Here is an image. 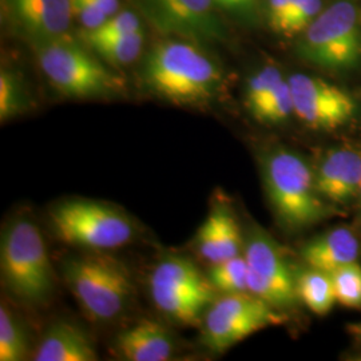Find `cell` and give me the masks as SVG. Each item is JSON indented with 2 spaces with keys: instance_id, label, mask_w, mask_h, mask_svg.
I'll use <instances>...</instances> for the list:
<instances>
[{
  "instance_id": "obj_1",
  "label": "cell",
  "mask_w": 361,
  "mask_h": 361,
  "mask_svg": "<svg viewBox=\"0 0 361 361\" xmlns=\"http://www.w3.org/2000/svg\"><path fill=\"white\" fill-rule=\"evenodd\" d=\"M146 86L157 95L177 104H202L219 92L222 74L193 42L164 40L149 51L143 63Z\"/></svg>"
},
{
  "instance_id": "obj_2",
  "label": "cell",
  "mask_w": 361,
  "mask_h": 361,
  "mask_svg": "<svg viewBox=\"0 0 361 361\" xmlns=\"http://www.w3.org/2000/svg\"><path fill=\"white\" fill-rule=\"evenodd\" d=\"M264 180L268 198L280 222L293 231L326 217L328 209L316 188L314 173L300 155L280 149L265 158Z\"/></svg>"
},
{
  "instance_id": "obj_3",
  "label": "cell",
  "mask_w": 361,
  "mask_h": 361,
  "mask_svg": "<svg viewBox=\"0 0 361 361\" xmlns=\"http://www.w3.org/2000/svg\"><path fill=\"white\" fill-rule=\"evenodd\" d=\"M35 52L42 71L65 97L107 98L125 89L122 78L65 35L37 42Z\"/></svg>"
},
{
  "instance_id": "obj_4",
  "label": "cell",
  "mask_w": 361,
  "mask_h": 361,
  "mask_svg": "<svg viewBox=\"0 0 361 361\" xmlns=\"http://www.w3.org/2000/svg\"><path fill=\"white\" fill-rule=\"evenodd\" d=\"M0 267L3 281L13 296L37 305L51 297L55 288L51 259L31 219H13L3 233Z\"/></svg>"
},
{
  "instance_id": "obj_5",
  "label": "cell",
  "mask_w": 361,
  "mask_h": 361,
  "mask_svg": "<svg viewBox=\"0 0 361 361\" xmlns=\"http://www.w3.org/2000/svg\"><path fill=\"white\" fill-rule=\"evenodd\" d=\"M70 292L94 322H110L129 307L134 286L128 268L109 255L70 258L63 267Z\"/></svg>"
},
{
  "instance_id": "obj_6",
  "label": "cell",
  "mask_w": 361,
  "mask_h": 361,
  "mask_svg": "<svg viewBox=\"0 0 361 361\" xmlns=\"http://www.w3.org/2000/svg\"><path fill=\"white\" fill-rule=\"evenodd\" d=\"M50 219L58 240L98 252L128 245L135 233L123 212L89 200H71L52 207Z\"/></svg>"
},
{
  "instance_id": "obj_7",
  "label": "cell",
  "mask_w": 361,
  "mask_h": 361,
  "mask_svg": "<svg viewBox=\"0 0 361 361\" xmlns=\"http://www.w3.org/2000/svg\"><path fill=\"white\" fill-rule=\"evenodd\" d=\"M300 54L328 70H349L361 61V22L357 8L336 1L310 23L300 43Z\"/></svg>"
},
{
  "instance_id": "obj_8",
  "label": "cell",
  "mask_w": 361,
  "mask_h": 361,
  "mask_svg": "<svg viewBox=\"0 0 361 361\" xmlns=\"http://www.w3.org/2000/svg\"><path fill=\"white\" fill-rule=\"evenodd\" d=\"M283 322L274 307L250 292L229 293L214 300L207 310L202 320L204 340L209 348L222 352Z\"/></svg>"
},
{
  "instance_id": "obj_9",
  "label": "cell",
  "mask_w": 361,
  "mask_h": 361,
  "mask_svg": "<svg viewBox=\"0 0 361 361\" xmlns=\"http://www.w3.org/2000/svg\"><path fill=\"white\" fill-rule=\"evenodd\" d=\"M247 292L262 298L276 310L295 307L300 301L297 274L284 253L265 232L253 231L245 244Z\"/></svg>"
},
{
  "instance_id": "obj_10",
  "label": "cell",
  "mask_w": 361,
  "mask_h": 361,
  "mask_svg": "<svg viewBox=\"0 0 361 361\" xmlns=\"http://www.w3.org/2000/svg\"><path fill=\"white\" fill-rule=\"evenodd\" d=\"M153 26L169 37L193 43L219 42L225 37L214 0H137Z\"/></svg>"
},
{
  "instance_id": "obj_11",
  "label": "cell",
  "mask_w": 361,
  "mask_h": 361,
  "mask_svg": "<svg viewBox=\"0 0 361 361\" xmlns=\"http://www.w3.org/2000/svg\"><path fill=\"white\" fill-rule=\"evenodd\" d=\"M288 82L296 116L312 129L340 128L356 113V104L352 97L323 79L295 74Z\"/></svg>"
},
{
  "instance_id": "obj_12",
  "label": "cell",
  "mask_w": 361,
  "mask_h": 361,
  "mask_svg": "<svg viewBox=\"0 0 361 361\" xmlns=\"http://www.w3.org/2000/svg\"><path fill=\"white\" fill-rule=\"evenodd\" d=\"M316 188L324 200L347 204L360 195L361 152L353 147H336L324 155L314 174Z\"/></svg>"
},
{
  "instance_id": "obj_13",
  "label": "cell",
  "mask_w": 361,
  "mask_h": 361,
  "mask_svg": "<svg viewBox=\"0 0 361 361\" xmlns=\"http://www.w3.org/2000/svg\"><path fill=\"white\" fill-rule=\"evenodd\" d=\"M15 22L35 42L65 35L73 16L71 0H8Z\"/></svg>"
},
{
  "instance_id": "obj_14",
  "label": "cell",
  "mask_w": 361,
  "mask_h": 361,
  "mask_svg": "<svg viewBox=\"0 0 361 361\" xmlns=\"http://www.w3.org/2000/svg\"><path fill=\"white\" fill-rule=\"evenodd\" d=\"M198 253L212 265L241 255L243 238L232 212L224 205L212 210L195 237Z\"/></svg>"
},
{
  "instance_id": "obj_15",
  "label": "cell",
  "mask_w": 361,
  "mask_h": 361,
  "mask_svg": "<svg viewBox=\"0 0 361 361\" xmlns=\"http://www.w3.org/2000/svg\"><path fill=\"white\" fill-rule=\"evenodd\" d=\"M118 353L129 361H166L174 352L168 329L153 320H142L116 337Z\"/></svg>"
},
{
  "instance_id": "obj_16",
  "label": "cell",
  "mask_w": 361,
  "mask_h": 361,
  "mask_svg": "<svg viewBox=\"0 0 361 361\" xmlns=\"http://www.w3.org/2000/svg\"><path fill=\"white\" fill-rule=\"evenodd\" d=\"M35 361H95L97 350L79 326L58 322L51 325L32 355Z\"/></svg>"
},
{
  "instance_id": "obj_17",
  "label": "cell",
  "mask_w": 361,
  "mask_h": 361,
  "mask_svg": "<svg viewBox=\"0 0 361 361\" xmlns=\"http://www.w3.org/2000/svg\"><path fill=\"white\" fill-rule=\"evenodd\" d=\"M360 246L356 235L345 228H337L310 241L301 250V257L310 268L332 273L359 257Z\"/></svg>"
},
{
  "instance_id": "obj_18",
  "label": "cell",
  "mask_w": 361,
  "mask_h": 361,
  "mask_svg": "<svg viewBox=\"0 0 361 361\" xmlns=\"http://www.w3.org/2000/svg\"><path fill=\"white\" fill-rule=\"evenodd\" d=\"M153 302L169 319L182 325H195L205 317L214 296L171 289L162 285L150 284Z\"/></svg>"
},
{
  "instance_id": "obj_19",
  "label": "cell",
  "mask_w": 361,
  "mask_h": 361,
  "mask_svg": "<svg viewBox=\"0 0 361 361\" xmlns=\"http://www.w3.org/2000/svg\"><path fill=\"white\" fill-rule=\"evenodd\" d=\"M150 284L162 285L177 290L214 295L216 289L190 259L169 257L162 259L150 276Z\"/></svg>"
},
{
  "instance_id": "obj_20",
  "label": "cell",
  "mask_w": 361,
  "mask_h": 361,
  "mask_svg": "<svg viewBox=\"0 0 361 361\" xmlns=\"http://www.w3.org/2000/svg\"><path fill=\"white\" fill-rule=\"evenodd\" d=\"M296 284L300 301L314 314L329 313L337 302L329 273L310 267L308 271L297 273Z\"/></svg>"
},
{
  "instance_id": "obj_21",
  "label": "cell",
  "mask_w": 361,
  "mask_h": 361,
  "mask_svg": "<svg viewBox=\"0 0 361 361\" xmlns=\"http://www.w3.org/2000/svg\"><path fill=\"white\" fill-rule=\"evenodd\" d=\"M86 44L109 65H130L142 51L143 30L118 38L94 40Z\"/></svg>"
},
{
  "instance_id": "obj_22",
  "label": "cell",
  "mask_w": 361,
  "mask_h": 361,
  "mask_svg": "<svg viewBox=\"0 0 361 361\" xmlns=\"http://www.w3.org/2000/svg\"><path fill=\"white\" fill-rule=\"evenodd\" d=\"M247 271L245 256L240 255L213 264L207 277L214 289L224 295L241 293L247 292Z\"/></svg>"
},
{
  "instance_id": "obj_23",
  "label": "cell",
  "mask_w": 361,
  "mask_h": 361,
  "mask_svg": "<svg viewBox=\"0 0 361 361\" xmlns=\"http://www.w3.org/2000/svg\"><path fill=\"white\" fill-rule=\"evenodd\" d=\"M28 356V340L23 326L18 323L10 310L0 307V361L25 360Z\"/></svg>"
},
{
  "instance_id": "obj_24",
  "label": "cell",
  "mask_w": 361,
  "mask_h": 361,
  "mask_svg": "<svg viewBox=\"0 0 361 361\" xmlns=\"http://www.w3.org/2000/svg\"><path fill=\"white\" fill-rule=\"evenodd\" d=\"M334 284L336 301L347 308H361V265L352 262L329 273Z\"/></svg>"
},
{
  "instance_id": "obj_25",
  "label": "cell",
  "mask_w": 361,
  "mask_h": 361,
  "mask_svg": "<svg viewBox=\"0 0 361 361\" xmlns=\"http://www.w3.org/2000/svg\"><path fill=\"white\" fill-rule=\"evenodd\" d=\"M292 113H295L292 90L289 82L283 79L253 116L265 123H280L288 119Z\"/></svg>"
},
{
  "instance_id": "obj_26",
  "label": "cell",
  "mask_w": 361,
  "mask_h": 361,
  "mask_svg": "<svg viewBox=\"0 0 361 361\" xmlns=\"http://www.w3.org/2000/svg\"><path fill=\"white\" fill-rule=\"evenodd\" d=\"M27 107L25 89L16 77L10 71L0 74V119L1 122L20 114Z\"/></svg>"
},
{
  "instance_id": "obj_27",
  "label": "cell",
  "mask_w": 361,
  "mask_h": 361,
  "mask_svg": "<svg viewBox=\"0 0 361 361\" xmlns=\"http://www.w3.org/2000/svg\"><path fill=\"white\" fill-rule=\"evenodd\" d=\"M141 30L142 26L140 18L135 13L122 11L110 16L102 26L95 30H86L85 32H82V39L85 43H89L94 40H106L123 37Z\"/></svg>"
},
{
  "instance_id": "obj_28",
  "label": "cell",
  "mask_w": 361,
  "mask_h": 361,
  "mask_svg": "<svg viewBox=\"0 0 361 361\" xmlns=\"http://www.w3.org/2000/svg\"><path fill=\"white\" fill-rule=\"evenodd\" d=\"M284 78L274 66H267L249 78L246 85L245 101L252 114L269 97L274 87Z\"/></svg>"
},
{
  "instance_id": "obj_29",
  "label": "cell",
  "mask_w": 361,
  "mask_h": 361,
  "mask_svg": "<svg viewBox=\"0 0 361 361\" xmlns=\"http://www.w3.org/2000/svg\"><path fill=\"white\" fill-rule=\"evenodd\" d=\"M322 13V0H304L285 26V35H295L305 31Z\"/></svg>"
},
{
  "instance_id": "obj_30",
  "label": "cell",
  "mask_w": 361,
  "mask_h": 361,
  "mask_svg": "<svg viewBox=\"0 0 361 361\" xmlns=\"http://www.w3.org/2000/svg\"><path fill=\"white\" fill-rule=\"evenodd\" d=\"M71 11L86 30H95L109 19L94 0H71Z\"/></svg>"
},
{
  "instance_id": "obj_31",
  "label": "cell",
  "mask_w": 361,
  "mask_h": 361,
  "mask_svg": "<svg viewBox=\"0 0 361 361\" xmlns=\"http://www.w3.org/2000/svg\"><path fill=\"white\" fill-rule=\"evenodd\" d=\"M289 11V0H268V18L271 26L279 31H284L285 22Z\"/></svg>"
},
{
  "instance_id": "obj_32",
  "label": "cell",
  "mask_w": 361,
  "mask_h": 361,
  "mask_svg": "<svg viewBox=\"0 0 361 361\" xmlns=\"http://www.w3.org/2000/svg\"><path fill=\"white\" fill-rule=\"evenodd\" d=\"M214 3L224 7L226 10H234V11H243V10H249L255 6L256 0H214Z\"/></svg>"
},
{
  "instance_id": "obj_33",
  "label": "cell",
  "mask_w": 361,
  "mask_h": 361,
  "mask_svg": "<svg viewBox=\"0 0 361 361\" xmlns=\"http://www.w3.org/2000/svg\"><path fill=\"white\" fill-rule=\"evenodd\" d=\"M97 6L104 11L109 18L118 13L119 0H94Z\"/></svg>"
},
{
  "instance_id": "obj_34",
  "label": "cell",
  "mask_w": 361,
  "mask_h": 361,
  "mask_svg": "<svg viewBox=\"0 0 361 361\" xmlns=\"http://www.w3.org/2000/svg\"><path fill=\"white\" fill-rule=\"evenodd\" d=\"M349 329H350L352 335L356 336V337H357V338L361 341V323L350 325V326H349Z\"/></svg>"
},
{
  "instance_id": "obj_35",
  "label": "cell",
  "mask_w": 361,
  "mask_h": 361,
  "mask_svg": "<svg viewBox=\"0 0 361 361\" xmlns=\"http://www.w3.org/2000/svg\"><path fill=\"white\" fill-rule=\"evenodd\" d=\"M359 198H360V204H361V189H360V195H359Z\"/></svg>"
}]
</instances>
